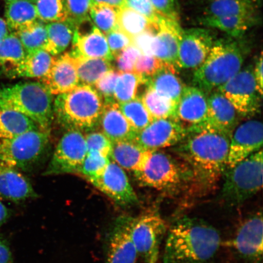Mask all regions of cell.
<instances>
[{"label":"cell","instance_id":"e0dca14e","mask_svg":"<svg viewBox=\"0 0 263 263\" xmlns=\"http://www.w3.org/2000/svg\"><path fill=\"white\" fill-rule=\"evenodd\" d=\"M134 218L123 215L113 223L107 243V263H136L138 252L131 235Z\"/></svg>","mask_w":263,"mask_h":263},{"label":"cell","instance_id":"5bb4252c","mask_svg":"<svg viewBox=\"0 0 263 263\" xmlns=\"http://www.w3.org/2000/svg\"><path fill=\"white\" fill-rule=\"evenodd\" d=\"M216 40L210 29L194 28L183 30L177 68H197L205 61Z\"/></svg>","mask_w":263,"mask_h":263},{"label":"cell","instance_id":"9f6ffc18","mask_svg":"<svg viewBox=\"0 0 263 263\" xmlns=\"http://www.w3.org/2000/svg\"><path fill=\"white\" fill-rule=\"evenodd\" d=\"M9 210L0 200V227L4 224L9 217Z\"/></svg>","mask_w":263,"mask_h":263},{"label":"cell","instance_id":"484cf974","mask_svg":"<svg viewBox=\"0 0 263 263\" xmlns=\"http://www.w3.org/2000/svg\"><path fill=\"white\" fill-rule=\"evenodd\" d=\"M73 57L100 58L114 60L106 35L95 27L93 31L81 37H73Z\"/></svg>","mask_w":263,"mask_h":263},{"label":"cell","instance_id":"7bdbcfd3","mask_svg":"<svg viewBox=\"0 0 263 263\" xmlns=\"http://www.w3.org/2000/svg\"><path fill=\"white\" fill-rule=\"evenodd\" d=\"M163 65V62L154 55L141 54L135 64L133 72L143 77L146 83L148 79L155 74Z\"/></svg>","mask_w":263,"mask_h":263},{"label":"cell","instance_id":"ee69618b","mask_svg":"<svg viewBox=\"0 0 263 263\" xmlns=\"http://www.w3.org/2000/svg\"><path fill=\"white\" fill-rule=\"evenodd\" d=\"M118 75L119 71L112 69L104 74L95 84V89L104 100V104L115 102L114 95Z\"/></svg>","mask_w":263,"mask_h":263},{"label":"cell","instance_id":"d590c367","mask_svg":"<svg viewBox=\"0 0 263 263\" xmlns=\"http://www.w3.org/2000/svg\"><path fill=\"white\" fill-rule=\"evenodd\" d=\"M141 100L153 120L162 118L176 119V105L160 97L152 88L147 86V89Z\"/></svg>","mask_w":263,"mask_h":263},{"label":"cell","instance_id":"91938a15","mask_svg":"<svg viewBox=\"0 0 263 263\" xmlns=\"http://www.w3.org/2000/svg\"><path fill=\"white\" fill-rule=\"evenodd\" d=\"M5 1L6 2H7V3H10V2H12L13 1H15V0H5Z\"/></svg>","mask_w":263,"mask_h":263},{"label":"cell","instance_id":"52a82bcc","mask_svg":"<svg viewBox=\"0 0 263 263\" xmlns=\"http://www.w3.org/2000/svg\"><path fill=\"white\" fill-rule=\"evenodd\" d=\"M134 175L140 185L168 194L179 192L190 179L174 158L157 151L151 153L143 169Z\"/></svg>","mask_w":263,"mask_h":263},{"label":"cell","instance_id":"f546056e","mask_svg":"<svg viewBox=\"0 0 263 263\" xmlns=\"http://www.w3.org/2000/svg\"><path fill=\"white\" fill-rule=\"evenodd\" d=\"M5 16L9 29L15 32L31 25L38 18L35 3L30 0H15L7 3Z\"/></svg>","mask_w":263,"mask_h":263},{"label":"cell","instance_id":"db71d44e","mask_svg":"<svg viewBox=\"0 0 263 263\" xmlns=\"http://www.w3.org/2000/svg\"><path fill=\"white\" fill-rule=\"evenodd\" d=\"M12 261L11 250L4 241L0 239V263H12Z\"/></svg>","mask_w":263,"mask_h":263},{"label":"cell","instance_id":"f35d334b","mask_svg":"<svg viewBox=\"0 0 263 263\" xmlns=\"http://www.w3.org/2000/svg\"><path fill=\"white\" fill-rule=\"evenodd\" d=\"M118 105L128 122L137 132L143 129L153 120L141 98L137 97L133 100Z\"/></svg>","mask_w":263,"mask_h":263},{"label":"cell","instance_id":"ab89813d","mask_svg":"<svg viewBox=\"0 0 263 263\" xmlns=\"http://www.w3.org/2000/svg\"><path fill=\"white\" fill-rule=\"evenodd\" d=\"M118 9L104 4H92L90 17L105 35L118 28Z\"/></svg>","mask_w":263,"mask_h":263},{"label":"cell","instance_id":"6da1fadb","mask_svg":"<svg viewBox=\"0 0 263 263\" xmlns=\"http://www.w3.org/2000/svg\"><path fill=\"white\" fill-rule=\"evenodd\" d=\"M231 136L209 127L190 131L177 144V153L192 167L197 190L212 187L228 166Z\"/></svg>","mask_w":263,"mask_h":263},{"label":"cell","instance_id":"44dd1931","mask_svg":"<svg viewBox=\"0 0 263 263\" xmlns=\"http://www.w3.org/2000/svg\"><path fill=\"white\" fill-rule=\"evenodd\" d=\"M238 115L237 111L228 99L216 90L208 98L206 120L200 128H212L232 136L238 123Z\"/></svg>","mask_w":263,"mask_h":263},{"label":"cell","instance_id":"7402d4cb","mask_svg":"<svg viewBox=\"0 0 263 263\" xmlns=\"http://www.w3.org/2000/svg\"><path fill=\"white\" fill-rule=\"evenodd\" d=\"M37 196L31 183L18 170L0 161V197L14 202Z\"/></svg>","mask_w":263,"mask_h":263},{"label":"cell","instance_id":"ac0fdd59","mask_svg":"<svg viewBox=\"0 0 263 263\" xmlns=\"http://www.w3.org/2000/svg\"><path fill=\"white\" fill-rule=\"evenodd\" d=\"M208 110V98L195 86L185 87L176 108V120L190 131L199 129L204 124Z\"/></svg>","mask_w":263,"mask_h":263},{"label":"cell","instance_id":"ffe728a7","mask_svg":"<svg viewBox=\"0 0 263 263\" xmlns=\"http://www.w3.org/2000/svg\"><path fill=\"white\" fill-rule=\"evenodd\" d=\"M42 80L52 95H59L73 90L80 84V81L73 55L67 52L57 58Z\"/></svg>","mask_w":263,"mask_h":263},{"label":"cell","instance_id":"e575fe53","mask_svg":"<svg viewBox=\"0 0 263 263\" xmlns=\"http://www.w3.org/2000/svg\"><path fill=\"white\" fill-rule=\"evenodd\" d=\"M118 29L133 39L146 29L157 25L153 24L145 16L129 8L118 9Z\"/></svg>","mask_w":263,"mask_h":263},{"label":"cell","instance_id":"74e56055","mask_svg":"<svg viewBox=\"0 0 263 263\" xmlns=\"http://www.w3.org/2000/svg\"><path fill=\"white\" fill-rule=\"evenodd\" d=\"M14 33L21 41L26 54L39 49H44L47 44V25L42 21H35L27 27Z\"/></svg>","mask_w":263,"mask_h":263},{"label":"cell","instance_id":"6f0895ef","mask_svg":"<svg viewBox=\"0 0 263 263\" xmlns=\"http://www.w3.org/2000/svg\"><path fill=\"white\" fill-rule=\"evenodd\" d=\"M8 26L4 20L0 18V42L8 35Z\"/></svg>","mask_w":263,"mask_h":263},{"label":"cell","instance_id":"8d00e7d4","mask_svg":"<svg viewBox=\"0 0 263 263\" xmlns=\"http://www.w3.org/2000/svg\"><path fill=\"white\" fill-rule=\"evenodd\" d=\"M143 84H146L145 80L134 72L119 71L114 90L115 101L121 104L136 98L138 90Z\"/></svg>","mask_w":263,"mask_h":263},{"label":"cell","instance_id":"4316f807","mask_svg":"<svg viewBox=\"0 0 263 263\" xmlns=\"http://www.w3.org/2000/svg\"><path fill=\"white\" fill-rule=\"evenodd\" d=\"M199 21L206 27L218 29L229 37L242 38L246 32L258 24V16H202Z\"/></svg>","mask_w":263,"mask_h":263},{"label":"cell","instance_id":"7dc6e473","mask_svg":"<svg viewBox=\"0 0 263 263\" xmlns=\"http://www.w3.org/2000/svg\"><path fill=\"white\" fill-rule=\"evenodd\" d=\"M140 54L139 49L133 45L124 49L115 58L118 71L133 72L135 64Z\"/></svg>","mask_w":263,"mask_h":263},{"label":"cell","instance_id":"bcb514c9","mask_svg":"<svg viewBox=\"0 0 263 263\" xmlns=\"http://www.w3.org/2000/svg\"><path fill=\"white\" fill-rule=\"evenodd\" d=\"M68 21L74 26L79 22L89 16L91 0H65Z\"/></svg>","mask_w":263,"mask_h":263},{"label":"cell","instance_id":"d6a6232c","mask_svg":"<svg viewBox=\"0 0 263 263\" xmlns=\"http://www.w3.org/2000/svg\"><path fill=\"white\" fill-rule=\"evenodd\" d=\"M73 57L77 65L79 81L82 85L93 86L104 74L113 69L111 61L107 59Z\"/></svg>","mask_w":263,"mask_h":263},{"label":"cell","instance_id":"b9f144b4","mask_svg":"<svg viewBox=\"0 0 263 263\" xmlns=\"http://www.w3.org/2000/svg\"><path fill=\"white\" fill-rule=\"evenodd\" d=\"M110 162L109 157L100 153L88 152L79 173L90 182L104 173Z\"/></svg>","mask_w":263,"mask_h":263},{"label":"cell","instance_id":"4dcf8cb0","mask_svg":"<svg viewBox=\"0 0 263 263\" xmlns=\"http://www.w3.org/2000/svg\"><path fill=\"white\" fill-rule=\"evenodd\" d=\"M40 129L22 114L0 108V140L12 139L28 131Z\"/></svg>","mask_w":263,"mask_h":263},{"label":"cell","instance_id":"9a60e30c","mask_svg":"<svg viewBox=\"0 0 263 263\" xmlns=\"http://www.w3.org/2000/svg\"><path fill=\"white\" fill-rule=\"evenodd\" d=\"M90 183L118 205L126 207L139 203L126 173L113 161L108 163L100 176Z\"/></svg>","mask_w":263,"mask_h":263},{"label":"cell","instance_id":"8fae6325","mask_svg":"<svg viewBox=\"0 0 263 263\" xmlns=\"http://www.w3.org/2000/svg\"><path fill=\"white\" fill-rule=\"evenodd\" d=\"M165 222L157 210H148L134 218L131 235L138 255L149 260L159 251L161 239L165 234Z\"/></svg>","mask_w":263,"mask_h":263},{"label":"cell","instance_id":"ba28073f","mask_svg":"<svg viewBox=\"0 0 263 263\" xmlns=\"http://www.w3.org/2000/svg\"><path fill=\"white\" fill-rule=\"evenodd\" d=\"M49 140V132L41 129L0 140V161L16 170L29 169L44 155Z\"/></svg>","mask_w":263,"mask_h":263},{"label":"cell","instance_id":"f1b7e54d","mask_svg":"<svg viewBox=\"0 0 263 263\" xmlns=\"http://www.w3.org/2000/svg\"><path fill=\"white\" fill-rule=\"evenodd\" d=\"M257 0H209L203 16H258Z\"/></svg>","mask_w":263,"mask_h":263},{"label":"cell","instance_id":"1f68e13d","mask_svg":"<svg viewBox=\"0 0 263 263\" xmlns=\"http://www.w3.org/2000/svg\"><path fill=\"white\" fill-rule=\"evenodd\" d=\"M48 39L44 49L52 55L64 52L73 39L74 25L70 21L49 23L47 25Z\"/></svg>","mask_w":263,"mask_h":263},{"label":"cell","instance_id":"603a6c76","mask_svg":"<svg viewBox=\"0 0 263 263\" xmlns=\"http://www.w3.org/2000/svg\"><path fill=\"white\" fill-rule=\"evenodd\" d=\"M102 133L111 143L134 140L137 131L128 122L116 102L104 105L100 122Z\"/></svg>","mask_w":263,"mask_h":263},{"label":"cell","instance_id":"30bf717a","mask_svg":"<svg viewBox=\"0 0 263 263\" xmlns=\"http://www.w3.org/2000/svg\"><path fill=\"white\" fill-rule=\"evenodd\" d=\"M87 154L84 135L68 130L59 141L46 174L79 173Z\"/></svg>","mask_w":263,"mask_h":263},{"label":"cell","instance_id":"d4e9b609","mask_svg":"<svg viewBox=\"0 0 263 263\" xmlns=\"http://www.w3.org/2000/svg\"><path fill=\"white\" fill-rule=\"evenodd\" d=\"M175 66L164 63L162 67L152 77L148 79L146 84L156 93L176 106L178 104L184 86L179 77Z\"/></svg>","mask_w":263,"mask_h":263},{"label":"cell","instance_id":"681fc988","mask_svg":"<svg viewBox=\"0 0 263 263\" xmlns=\"http://www.w3.org/2000/svg\"><path fill=\"white\" fill-rule=\"evenodd\" d=\"M157 30V26L146 29L145 31L140 33L133 39L132 45L139 49L141 54L153 55L151 47Z\"/></svg>","mask_w":263,"mask_h":263},{"label":"cell","instance_id":"11a10c76","mask_svg":"<svg viewBox=\"0 0 263 263\" xmlns=\"http://www.w3.org/2000/svg\"><path fill=\"white\" fill-rule=\"evenodd\" d=\"M92 4H104L120 9L124 7L125 0H91Z\"/></svg>","mask_w":263,"mask_h":263},{"label":"cell","instance_id":"2e32d148","mask_svg":"<svg viewBox=\"0 0 263 263\" xmlns=\"http://www.w3.org/2000/svg\"><path fill=\"white\" fill-rule=\"evenodd\" d=\"M263 126L261 121L249 120L235 129L230 140L228 166L232 168L252 154L261 150Z\"/></svg>","mask_w":263,"mask_h":263},{"label":"cell","instance_id":"4fadbf2b","mask_svg":"<svg viewBox=\"0 0 263 263\" xmlns=\"http://www.w3.org/2000/svg\"><path fill=\"white\" fill-rule=\"evenodd\" d=\"M188 130L174 118L153 120L143 129L137 132L134 141L144 149L155 151L177 145Z\"/></svg>","mask_w":263,"mask_h":263},{"label":"cell","instance_id":"3957f363","mask_svg":"<svg viewBox=\"0 0 263 263\" xmlns=\"http://www.w3.org/2000/svg\"><path fill=\"white\" fill-rule=\"evenodd\" d=\"M249 51L248 43L242 38L216 39L208 57L194 73V86L205 93L216 90L241 70Z\"/></svg>","mask_w":263,"mask_h":263},{"label":"cell","instance_id":"6125c7cd","mask_svg":"<svg viewBox=\"0 0 263 263\" xmlns=\"http://www.w3.org/2000/svg\"><path fill=\"white\" fill-rule=\"evenodd\" d=\"M257 1H258V2H259V0H257Z\"/></svg>","mask_w":263,"mask_h":263},{"label":"cell","instance_id":"83f0119b","mask_svg":"<svg viewBox=\"0 0 263 263\" xmlns=\"http://www.w3.org/2000/svg\"><path fill=\"white\" fill-rule=\"evenodd\" d=\"M54 55L44 49L26 54L24 61L9 72L12 77L42 79L47 75L55 60Z\"/></svg>","mask_w":263,"mask_h":263},{"label":"cell","instance_id":"816d5d0a","mask_svg":"<svg viewBox=\"0 0 263 263\" xmlns=\"http://www.w3.org/2000/svg\"><path fill=\"white\" fill-rule=\"evenodd\" d=\"M158 14L164 17L179 21V6L176 0H151Z\"/></svg>","mask_w":263,"mask_h":263},{"label":"cell","instance_id":"9c48e42d","mask_svg":"<svg viewBox=\"0 0 263 263\" xmlns=\"http://www.w3.org/2000/svg\"><path fill=\"white\" fill-rule=\"evenodd\" d=\"M231 103L238 115L251 117L257 114L261 107L254 68L248 66L216 89Z\"/></svg>","mask_w":263,"mask_h":263},{"label":"cell","instance_id":"f5cc1de1","mask_svg":"<svg viewBox=\"0 0 263 263\" xmlns=\"http://www.w3.org/2000/svg\"><path fill=\"white\" fill-rule=\"evenodd\" d=\"M254 73L255 79L256 89L259 95L262 96V53L256 60V64L254 69Z\"/></svg>","mask_w":263,"mask_h":263},{"label":"cell","instance_id":"680465c9","mask_svg":"<svg viewBox=\"0 0 263 263\" xmlns=\"http://www.w3.org/2000/svg\"><path fill=\"white\" fill-rule=\"evenodd\" d=\"M157 258L155 256L151 258L149 261H147L146 263H157Z\"/></svg>","mask_w":263,"mask_h":263},{"label":"cell","instance_id":"7a4b0ae2","mask_svg":"<svg viewBox=\"0 0 263 263\" xmlns=\"http://www.w3.org/2000/svg\"><path fill=\"white\" fill-rule=\"evenodd\" d=\"M221 245L215 227L195 217H181L167 232L163 263H213Z\"/></svg>","mask_w":263,"mask_h":263},{"label":"cell","instance_id":"277c9868","mask_svg":"<svg viewBox=\"0 0 263 263\" xmlns=\"http://www.w3.org/2000/svg\"><path fill=\"white\" fill-rule=\"evenodd\" d=\"M104 105L95 88L79 84L73 90L58 95L53 103L54 115L68 130H89L100 122Z\"/></svg>","mask_w":263,"mask_h":263},{"label":"cell","instance_id":"60d3db41","mask_svg":"<svg viewBox=\"0 0 263 263\" xmlns=\"http://www.w3.org/2000/svg\"><path fill=\"white\" fill-rule=\"evenodd\" d=\"M34 3L37 17L43 22H62L68 18L65 0H36Z\"/></svg>","mask_w":263,"mask_h":263},{"label":"cell","instance_id":"94428289","mask_svg":"<svg viewBox=\"0 0 263 263\" xmlns=\"http://www.w3.org/2000/svg\"><path fill=\"white\" fill-rule=\"evenodd\" d=\"M30 1H31V2H32L35 3V2L36 1V0H30Z\"/></svg>","mask_w":263,"mask_h":263},{"label":"cell","instance_id":"c3c4849f","mask_svg":"<svg viewBox=\"0 0 263 263\" xmlns=\"http://www.w3.org/2000/svg\"><path fill=\"white\" fill-rule=\"evenodd\" d=\"M124 6L145 16L154 24L157 25L162 16L158 14L151 0H125Z\"/></svg>","mask_w":263,"mask_h":263},{"label":"cell","instance_id":"f907efd6","mask_svg":"<svg viewBox=\"0 0 263 263\" xmlns=\"http://www.w3.org/2000/svg\"><path fill=\"white\" fill-rule=\"evenodd\" d=\"M108 47L114 58L132 45V39L118 28L106 35Z\"/></svg>","mask_w":263,"mask_h":263},{"label":"cell","instance_id":"f6af8a7d","mask_svg":"<svg viewBox=\"0 0 263 263\" xmlns=\"http://www.w3.org/2000/svg\"><path fill=\"white\" fill-rule=\"evenodd\" d=\"M88 152H97L110 157L112 143L102 133L93 132L85 136Z\"/></svg>","mask_w":263,"mask_h":263},{"label":"cell","instance_id":"8992f818","mask_svg":"<svg viewBox=\"0 0 263 263\" xmlns=\"http://www.w3.org/2000/svg\"><path fill=\"white\" fill-rule=\"evenodd\" d=\"M262 158L261 149L232 168L226 169L221 193V199L226 205H242L261 190Z\"/></svg>","mask_w":263,"mask_h":263},{"label":"cell","instance_id":"836d02e7","mask_svg":"<svg viewBox=\"0 0 263 263\" xmlns=\"http://www.w3.org/2000/svg\"><path fill=\"white\" fill-rule=\"evenodd\" d=\"M26 52L15 34H8L0 42V65L11 71L24 61Z\"/></svg>","mask_w":263,"mask_h":263},{"label":"cell","instance_id":"d6986e66","mask_svg":"<svg viewBox=\"0 0 263 263\" xmlns=\"http://www.w3.org/2000/svg\"><path fill=\"white\" fill-rule=\"evenodd\" d=\"M157 25L158 30L151 47L153 55L164 63L172 64L177 68L183 29L179 22L163 16H160Z\"/></svg>","mask_w":263,"mask_h":263},{"label":"cell","instance_id":"5b68a950","mask_svg":"<svg viewBox=\"0 0 263 263\" xmlns=\"http://www.w3.org/2000/svg\"><path fill=\"white\" fill-rule=\"evenodd\" d=\"M52 95L41 82L11 85L0 89V108L22 114L39 129L49 132L54 117Z\"/></svg>","mask_w":263,"mask_h":263},{"label":"cell","instance_id":"7c38bea8","mask_svg":"<svg viewBox=\"0 0 263 263\" xmlns=\"http://www.w3.org/2000/svg\"><path fill=\"white\" fill-rule=\"evenodd\" d=\"M262 231V214L257 212L248 217L239 226L230 246L246 262L261 263Z\"/></svg>","mask_w":263,"mask_h":263},{"label":"cell","instance_id":"cb8c5ba5","mask_svg":"<svg viewBox=\"0 0 263 263\" xmlns=\"http://www.w3.org/2000/svg\"><path fill=\"white\" fill-rule=\"evenodd\" d=\"M152 152L134 140H125L112 143L110 157L121 168L135 173L143 169Z\"/></svg>","mask_w":263,"mask_h":263}]
</instances>
